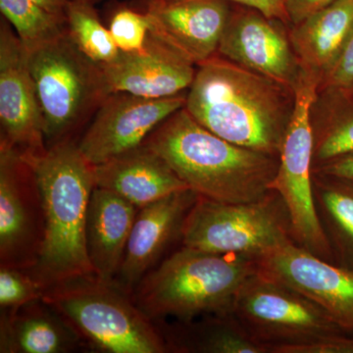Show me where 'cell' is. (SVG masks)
Segmentation results:
<instances>
[{
    "mask_svg": "<svg viewBox=\"0 0 353 353\" xmlns=\"http://www.w3.org/2000/svg\"><path fill=\"white\" fill-rule=\"evenodd\" d=\"M320 83L321 77L301 69L292 90L294 108L279 154L280 161L269 190L276 192L284 202L294 243L323 259L334 262L313 194L314 130L310 112Z\"/></svg>",
    "mask_w": 353,
    "mask_h": 353,
    "instance_id": "52a82bcc",
    "label": "cell"
},
{
    "mask_svg": "<svg viewBox=\"0 0 353 353\" xmlns=\"http://www.w3.org/2000/svg\"><path fill=\"white\" fill-rule=\"evenodd\" d=\"M46 234L43 196L32 164L0 145V267L31 271Z\"/></svg>",
    "mask_w": 353,
    "mask_h": 353,
    "instance_id": "30bf717a",
    "label": "cell"
},
{
    "mask_svg": "<svg viewBox=\"0 0 353 353\" xmlns=\"http://www.w3.org/2000/svg\"><path fill=\"white\" fill-rule=\"evenodd\" d=\"M25 158L38 178L46 215L41 257L30 273L46 290L70 279L97 275L85 245L94 165L71 139L50 146L39 157Z\"/></svg>",
    "mask_w": 353,
    "mask_h": 353,
    "instance_id": "3957f363",
    "label": "cell"
},
{
    "mask_svg": "<svg viewBox=\"0 0 353 353\" xmlns=\"http://www.w3.org/2000/svg\"><path fill=\"white\" fill-rule=\"evenodd\" d=\"M199 196L194 190H181L139 209L124 259L113 281L121 290L132 296L169 245L182 236L183 222Z\"/></svg>",
    "mask_w": 353,
    "mask_h": 353,
    "instance_id": "2e32d148",
    "label": "cell"
},
{
    "mask_svg": "<svg viewBox=\"0 0 353 353\" xmlns=\"http://www.w3.org/2000/svg\"><path fill=\"white\" fill-rule=\"evenodd\" d=\"M94 174L95 187L119 194L139 209L190 189L163 157L145 143L94 165Z\"/></svg>",
    "mask_w": 353,
    "mask_h": 353,
    "instance_id": "ac0fdd59",
    "label": "cell"
},
{
    "mask_svg": "<svg viewBox=\"0 0 353 353\" xmlns=\"http://www.w3.org/2000/svg\"><path fill=\"white\" fill-rule=\"evenodd\" d=\"M26 50L9 23L0 28V125L1 141L25 157L48 150L43 115Z\"/></svg>",
    "mask_w": 353,
    "mask_h": 353,
    "instance_id": "4fadbf2b",
    "label": "cell"
},
{
    "mask_svg": "<svg viewBox=\"0 0 353 353\" xmlns=\"http://www.w3.org/2000/svg\"><path fill=\"white\" fill-rule=\"evenodd\" d=\"M101 68L111 94L126 92L146 99L180 94L196 76L194 64L150 34L143 50L121 51L117 59Z\"/></svg>",
    "mask_w": 353,
    "mask_h": 353,
    "instance_id": "e0dca14e",
    "label": "cell"
},
{
    "mask_svg": "<svg viewBox=\"0 0 353 353\" xmlns=\"http://www.w3.org/2000/svg\"><path fill=\"white\" fill-rule=\"evenodd\" d=\"M275 21L252 8L230 16L218 51L230 61L294 90L299 62Z\"/></svg>",
    "mask_w": 353,
    "mask_h": 353,
    "instance_id": "9a60e30c",
    "label": "cell"
},
{
    "mask_svg": "<svg viewBox=\"0 0 353 353\" xmlns=\"http://www.w3.org/2000/svg\"><path fill=\"white\" fill-rule=\"evenodd\" d=\"M139 208L119 194L94 187L88 202L85 245L97 277L113 282L119 271Z\"/></svg>",
    "mask_w": 353,
    "mask_h": 353,
    "instance_id": "d6986e66",
    "label": "cell"
},
{
    "mask_svg": "<svg viewBox=\"0 0 353 353\" xmlns=\"http://www.w3.org/2000/svg\"><path fill=\"white\" fill-rule=\"evenodd\" d=\"M185 97L146 99L126 92L109 94L78 143L92 165H99L143 145L165 120L185 108Z\"/></svg>",
    "mask_w": 353,
    "mask_h": 353,
    "instance_id": "7c38bea8",
    "label": "cell"
},
{
    "mask_svg": "<svg viewBox=\"0 0 353 353\" xmlns=\"http://www.w3.org/2000/svg\"><path fill=\"white\" fill-rule=\"evenodd\" d=\"M294 26L290 41L301 69L322 79L338 59L352 32L353 0H336Z\"/></svg>",
    "mask_w": 353,
    "mask_h": 353,
    "instance_id": "44dd1931",
    "label": "cell"
},
{
    "mask_svg": "<svg viewBox=\"0 0 353 353\" xmlns=\"http://www.w3.org/2000/svg\"><path fill=\"white\" fill-rule=\"evenodd\" d=\"M172 1H185V0H172ZM224 1L236 2L248 8L255 9L271 19L287 21L289 15L287 12V0H224Z\"/></svg>",
    "mask_w": 353,
    "mask_h": 353,
    "instance_id": "1f68e13d",
    "label": "cell"
},
{
    "mask_svg": "<svg viewBox=\"0 0 353 353\" xmlns=\"http://www.w3.org/2000/svg\"><path fill=\"white\" fill-rule=\"evenodd\" d=\"M145 143L190 190L216 201L245 203L262 199L270 192L278 169L275 157L220 138L185 108L172 114Z\"/></svg>",
    "mask_w": 353,
    "mask_h": 353,
    "instance_id": "7a4b0ae2",
    "label": "cell"
},
{
    "mask_svg": "<svg viewBox=\"0 0 353 353\" xmlns=\"http://www.w3.org/2000/svg\"><path fill=\"white\" fill-rule=\"evenodd\" d=\"M313 194L334 262L353 270V183L313 173Z\"/></svg>",
    "mask_w": 353,
    "mask_h": 353,
    "instance_id": "603a6c76",
    "label": "cell"
},
{
    "mask_svg": "<svg viewBox=\"0 0 353 353\" xmlns=\"http://www.w3.org/2000/svg\"><path fill=\"white\" fill-rule=\"evenodd\" d=\"M334 1L336 0H287L285 6L289 19L297 25Z\"/></svg>",
    "mask_w": 353,
    "mask_h": 353,
    "instance_id": "d6a6232c",
    "label": "cell"
},
{
    "mask_svg": "<svg viewBox=\"0 0 353 353\" xmlns=\"http://www.w3.org/2000/svg\"><path fill=\"white\" fill-rule=\"evenodd\" d=\"M46 10L65 18L70 0H32Z\"/></svg>",
    "mask_w": 353,
    "mask_h": 353,
    "instance_id": "836d02e7",
    "label": "cell"
},
{
    "mask_svg": "<svg viewBox=\"0 0 353 353\" xmlns=\"http://www.w3.org/2000/svg\"><path fill=\"white\" fill-rule=\"evenodd\" d=\"M83 347L82 339L43 299L0 316L1 353H69Z\"/></svg>",
    "mask_w": 353,
    "mask_h": 353,
    "instance_id": "ffe728a7",
    "label": "cell"
},
{
    "mask_svg": "<svg viewBox=\"0 0 353 353\" xmlns=\"http://www.w3.org/2000/svg\"><path fill=\"white\" fill-rule=\"evenodd\" d=\"M163 334L169 352L269 353L232 313L202 316L201 320L166 325Z\"/></svg>",
    "mask_w": 353,
    "mask_h": 353,
    "instance_id": "7402d4cb",
    "label": "cell"
},
{
    "mask_svg": "<svg viewBox=\"0 0 353 353\" xmlns=\"http://www.w3.org/2000/svg\"><path fill=\"white\" fill-rule=\"evenodd\" d=\"M46 289L29 271L0 267L1 315L15 314L23 306L43 299Z\"/></svg>",
    "mask_w": 353,
    "mask_h": 353,
    "instance_id": "4316f807",
    "label": "cell"
},
{
    "mask_svg": "<svg viewBox=\"0 0 353 353\" xmlns=\"http://www.w3.org/2000/svg\"><path fill=\"white\" fill-rule=\"evenodd\" d=\"M131 297L115 283L90 275L48 288L43 301L87 347L109 353L169 352L159 327Z\"/></svg>",
    "mask_w": 353,
    "mask_h": 353,
    "instance_id": "5b68a950",
    "label": "cell"
},
{
    "mask_svg": "<svg viewBox=\"0 0 353 353\" xmlns=\"http://www.w3.org/2000/svg\"><path fill=\"white\" fill-rule=\"evenodd\" d=\"M323 88L333 92L353 90V28L338 59L323 76Z\"/></svg>",
    "mask_w": 353,
    "mask_h": 353,
    "instance_id": "f546056e",
    "label": "cell"
},
{
    "mask_svg": "<svg viewBox=\"0 0 353 353\" xmlns=\"http://www.w3.org/2000/svg\"><path fill=\"white\" fill-rule=\"evenodd\" d=\"M185 108L220 138L272 157L280 154L290 115L277 83L223 58L199 65Z\"/></svg>",
    "mask_w": 353,
    "mask_h": 353,
    "instance_id": "6da1fadb",
    "label": "cell"
},
{
    "mask_svg": "<svg viewBox=\"0 0 353 353\" xmlns=\"http://www.w3.org/2000/svg\"><path fill=\"white\" fill-rule=\"evenodd\" d=\"M28 53L48 148L70 141L111 92L101 66L85 57L67 32Z\"/></svg>",
    "mask_w": 353,
    "mask_h": 353,
    "instance_id": "8992f818",
    "label": "cell"
},
{
    "mask_svg": "<svg viewBox=\"0 0 353 353\" xmlns=\"http://www.w3.org/2000/svg\"><path fill=\"white\" fill-rule=\"evenodd\" d=\"M109 31L122 52H134L145 48L150 32L146 13L121 9L114 14Z\"/></svg>",
    "mask_w": 353,
    "mask_h": 353,
    "instance_id": "83f0119b",
    "label": "cell"
},
{
    "mask_svg": "<svg viewBox=\"0 0 353 353\" xmlns=\"http://www.w3.org/2000/svg\"><path fill=\"white\" fill-rule=\"evenodd\" d=\"M233 313L269 350L274 345L307 343L345 332L303 294L259 271L241 285Z\"/></svg>",
    "mask_w": 353,
    "mask_h": 353,
    "instance_id": "9c48e42d",
    "label": "cell"
},
{
    "mask_svg": "<svg viewBox=\"0 0 353 353\" xmlns=\"http://www.w3.org/2000/svg\"><path fill=\"white\" fill-rule=\"evenodd\" d=\"M65 18L70 39L88 59L104 66L119 57L112 34L101 22L90 0H70Z\"/></svg>",
    "mask_w": 353,
    "mask_h": 353,
    "instance_id": "cb8c5ba5",
    "label": "cell"
},
{
    "mask_svg": "<svg viewBox=\"0 0 353 353\" xmlns=\"http://www.w3.org/2000/svg\"><path fill=\"white\" fill-rule=\"evenodd\" d=\"M256 263L261 275L303 294L343 331L353 333V270L323 259L292 240L267 252Z\"/></svg>",
    "mask_w": 353,
    "mask_h": 353,
    "instance_id": "8fae6325",
    "label": "cell"
},
{
    "mask_svg": "<svg viewBox=\"0 0 353 353\" xmlns=\"http://www.w3.org/2000/svg\"><path fill=\"white\" fill-rule=\"evenodd\" d=\"M150 34L194 65L213 57L230 19L224 0H152Z\"/></svg>",
    "mask_w": 353,
    "mask_h": 353,
    "instance_id": "5bb4252c",
    "label": "cell"
},
{
    "mask_svg": "<svg viewBox=\"0 0 353 353\" xmlns=\"http://www.w3.org/2000/svg\"><path fill=\"white\" fill-rule=\"evenodd\" d=\"M181 239L185 248L256 261L292 236L284 202L270 190L245 203L199 196L183 222Z\"/></svg>",
    "mask_w": 353,
    "mask_h": 353,
    "instance_id": "ba28073f",
    "label": "cell"
},
{
    "mask_svg": "<svg viewBox=\"0 0 353 353\" xmlns=\"http://www.w3.org/2000/svg\"><path fill=\"white\" fill-rule=\"evenodd\" d=\"M0 9L28 52L67 32L66 18L46 10L32 0H0Z\"/></svg>",
    "mask_w": 353,
    "mask_h": 353,
    "instance_id": "d4e9b609",
    "label": "cell"
},
{
    "mask_svg": "<svg viewBox=\"0 0 353 353\" xmlns=\"http://www.w3.org/2000/svg\"><path fill=\"white\" fill-rule=\"evenodd\" d=\"M338 92L343 95L345 106L325 123L321 131L314 132L313 162L316 166L353 152V90Z\"/></svg>",
    "mask_w": 353,
    "mask_h": 353,
    "instance_id": "484cf974",
    "label": "cell"
},
{
    "mask_svg": "<svg viewBox=\"0 0 353 353\" xmlns=\"http://www.w3.org/2000/svg\"><path fill=\"white\" fill-rule=\"evenodd\" d=\"M270 353H353V333L331 334L307 343L274 345Z\"/></svg>",
    "mask_w": 353,
    "mask_h": 353,
    "instance_id": "f1b7e54d",
    "label": "cell"
},
{
    "mask_svg": "<svg viewBox=\"0 0 353 353\" xmlns=\"http://www.w3.org/2000/svg\"><path fill=\"white\" fill-rule=\"evenodd\" d=\"M257 271L255 260L183 246L146 274L132 299L152 321L226 314L233 312L241 285Z\"/></svg>",
    "mask_w": 353,
    "mask_h": 353,
    "instance_id": "277c9868",
    "label": "cell"
},
{
    "mask_svg": "<svg viewBox=\"0 0 353 353\" xmlns=\"http://www.w3.org/2000/svg\"><path fill=\"white\" fill-rule=\"evenodd\" d=\"M313 173L334 176L353 183V152L341 155L314 167Z\"/></svg>",
    "mask_w": 353,
    "mask_h": 353,
    "instance_id": "4dcf8cb0",
    "label": "cell"
}]
</instances>
